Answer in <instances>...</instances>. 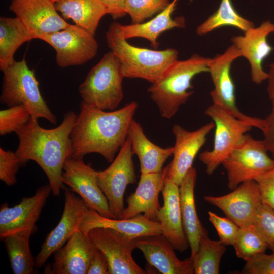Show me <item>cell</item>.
Here are the masks:
<instances>
[{
    "label": "cell",
    "instance_id": "6da1fadb",
    "mask_svg": "<svg viewBox=\"0 0 274 274\" xmlns=\"http://www.w3.org/2000/svg\"><path fill=\"white\" fill-rule=\"evenodd\" d=\"M138 104L130 102L118 110L106 111L81 101L71 133V157L83 159L98 153L112 162L125 142Z\"/></svg>",
    "mask_w": 274,
    "mask_h": 274
},
{
    "label": "cell",
    "instance_id": "7a4b0ae2",
    "mask_svg": "<svg viewBox=\"0 0 274 274\" xmlns=\"http://www.w3.org/2000/svg\"><path fill=\"white\" fill-rule=\"evenodd\" d=\"M77 116L69 111L59 126L49 129L42 128L38 119L31 117L15 132L19 143L15 152L21 166L30 160L36 162L47 177L55 196L60 195L63 187L62 173L65 161L72 155L71 133Z\"/></svg>",
    "mask_w": 274,
    "mask_h": 274
},
{
    "label": "cell",
    "instance_id": "3957f363",
    "mask_svg": "<svg viewBox=\"0 0 274 274\" xmlns=\"http://www.w3.org/2000/svg\"><path fill=\"white\" fill-rule=\"evenodd\" d=\"M120 23L112 22L106 34L108 47L121 64L124 78H140L151 84L158 81L168 67L178 60L173 48L152 50L131 45L123 36Z\"/></svg>",
    "mask_w": 274,
    "mask_h": 274
},
{
    "label": "cell",
    "instance_id": "277c9868",
    "mask_svg": "<svg viewBox=\"0 0 274 274\" xmlns=\"http://www.w3.org/2000/svg\"><path fill=\"white\" fill-rule=\"evenodd\" d=\"M211 58L193 54L184 60H177L166 70L161 78L151 84L148 91L157 105L163 118H172L180 106L193 93V78L197 75L209 72Z\"/></svg>",
    "mask_w": 274,
    "mask_h": 274
},
{
    "label": "cell",
    "instance_id": "5b68a950",
    "mask_svg": "<svg viewBox=\"0 0 274 274\" xmlns=\"http://www.w3.org/2000/svg\"><path fill=\"white\" fill-rule=\"evenodd\" d=\"M3 73L1 103L9 107L24 105L31 117L44 118L55 124L56 116L43 99L34 71L30 70L23 58L14 60L1 70Z\"/></svg>",
    "mask_w": 274,
    "mask_h": 274
},
{
    "label": "cell",
    "instance_id": "8992f818",
    "mask_svg": "<svg viewBox=\"0 0 274 274\" xmlns=\"http://www.w3.org/2000/svg\"><path fill=\"white\" fill-rule=\"evenodd\" d=\"M120 63L112 51L106 53L87 74L78 90L82 102L103 110H114L123 98Z\"/></svg>",
    "mask_w": 274,
    "mask_h": 274
},
{
    "label": "cell",
    "instance_id": "52a82bcc",
    "mask_svg": "<svg viewBox=\"0 0 274 274\" xmlns=\"http://www.w3.org/2000/svg\"><path fill=\"white\" fill-rule=\"evenodd\" d=\"M204 114L213 121L215 134L213 148L199 155L206 173L211 175L239 143L253 125L212 104Z\"/></svg>",
    "mask_w": 274,
    "mask_h": 274
},
{
    "label": "cell",
    "instance_id": "ba28073f",
    "mask_svg": "<svg viewBox=\"0 0 274 274\" xmlns=\"http://www.w3.org/2000/svg\"><path fill=\"white\" fill-rule=\"evenodd\" d=\"M268 152L263 140L245 134L221 164L227 173L228 188L232 190L273 168L274 159Z\"/></svg>",
    "mask_w": 274,
    "mask_h": 274
},
{
    "label": "cell",
    "instance_id": "9c48e42d",
    "mask_svg": "<svg viewBox=\"0 0 274 274\" xmlns=\"http://www.w3.org/2000/svg\"><path fill=\"white\" fill-rule=\"evenodd\" d=\"M241 54L234 45L230 46L222 54L216 55L211 58L208 67L214 89L210 95L213 104L222 108L235 117L251 123L254 127L261 130L264 119L251 117L244 114L236 106L235 88L231 75V67L233 62Z\"/></svg>",
    "mask_w": 274,
    "mask_h": 274
},
{
    "label": "cell",
    "instance_id": "30bf717a",
    "mask_svg": "<svg viewBox=\"0 0 274 274\" xmlns=\"http://www.w3.org/2000/svg\"><path fill=\"white\" fill-rule=\"evenodd\" d=\"M131 142L127 138L111 165L98 171V185L106 196L110 210L116 219H121L124 209L123 197L129 184L135 182Z\"/></svg>",
    "mask_w": 274,
    "mask_h": 274
},
{
    "label": "cell",
    "instance_id": "8fae6325",
    "mask_svg": "<svg viewBox=\"0 0 274 274\" xmlns=\"http://www.w3.org/2000/svg\"><path fill=\"white\" fill-rule=\"evenodd\" d=\"M56 51V62L60 67L83 64L93 58L98 43L91 33L76 24L41 37Z\"/></svg>",
    "mask_w": 274,
    "mask_h": 274
},
{
    "label": "cell",
    "instance_id": "7c38bea8",
    "mask_svg": "<svg viewBox=\"0 0 274 274\" xmlns=\"http://www.w3.org/2000/svg\"><path fill=\"white\" fill-rule=\"evenodd\" d=\"M88 235L95 246L106 256L109 264V274L146 273L132 257L138 238L102 227L91 229Z\"/></svg>",
    "mask_w": 274,
    "mask_h": 274
},
{
    "label": "cell",
    "instance_id": "4fadbf2b",
    "mask_svg": "<svg viewBox=\"0 0 274 274\" xmlns=\"http://www.w3.org/2000/svg\"><path fill=\"white\" fill-rule=\"evenodd\" d=\"M97 176L98 171L86 164L83 159L70 157L64 163L61 180L89 208L102 216L116 219L98 185Z\"/></svg>",
    "mask_w": 274,
    "mask_h": 274
},
{
    "label": "cell",
    "instance_id": "5bb4252c",
    "mask_svg": "<svg viewBox=\"0 0 274 274\" xmlns=\"http://www.w3.org/2000/svg\"><path fill=\"white\" fill-rule=\"evenodd\" d=\"M208 203L220 209L226 217L239 227L252 224L262 204L257 183L255 180L242 183L232 191L220 196L204 197Z\"/></svg>",
    "mask_w": 274,
    "mask_h": 274
},
{
    "label": "cell",
    "instance_id": "9a60e30c",
    "mask_svg": "<svg viewBox=\"0 0 274 274\" xmlns=\"http://www.w3.org/2000/svg\"><path fill=\"white\" fill-rule=\"evenodd\" d=\"M9 9L36 39L63 30L70 25L59 15L51 0H12Z\"/></svg>",
    "mask_w": 274,
    "mask_h": 274
},
{
    "label": "cell",
    "instance_id": "2e32d148",
    "mask_svg": "<svg viewBox=\"0 0 274 274\" xmlns=\"http://www.w3.org/2000/svg\"><path fill=\"white\" fill-rule=\"evenodd\" d=\"M214 127L213 121L192 131L178 124L173 125L172 133L175 143L173 146V158L168 164L166 178L180 186L186 174L192 167L195 157Z\"/></svg>",
    "mask_w": 274,
    "mask_h": 274
},
{
    "label": "cell",
    "instance_id": "e0dca14e",
    "mask_svg": "<svg viewBox=\"0 0 274 274\" xmlns=\"http://www.w3.org/2000/svg\"><path fill=\"white\" fill-rule=\"evenodd\" d=\"M52 193L49 184L37 189L34 195L23 197L17 205L9 207L7 203L0 207V238L29 229L36 225L42 210Z\"/></svg>",
    "mask_w": 274,
    "mask_h": 274
},
{
    "label": "cell",
    "instance_id": "ac0fdd59",
    "mask_svg": "<svg viewBox=\"0 0 274 274\" xmlns=\"http://www.w3.org/2000/svg\"><path fill=\"white\" fill-rule=\"evenodd\" d=\"M88 207L71 190L65 191L64 209L56 226L48 234L35 258L36 267L41 268L49 257L64 246L78 229L84 212Z\"/></svg>",
    "mask_w": 274,
    "mask_h": 274
},
{
    "label": "cell",
    "instance_id": "d6986e66",
    "mask_svg": "<svg viewBox=\"0 0 274 274\" xmlns=\"http://www.w3.org/2000/svg\"><path fill=\"white\" fill-rule=\"evenodd\" d=\"M96 247L88 234L77 229L66 244L53 253L46 274H87Z\"/></svg>",
    "mask_w": 274,
    "mask_h": 274
},
{
    "label": "cell",
    "instance_id": "ffe728a7",
    "mask_svg": "<svg viewBox=\"0 0 274 274\" xmlns=\"http://www.w3.org/2000/svg\"><path fill=\"white\" fill-rule=\"evenodd\" d=\"M273 32L274 23L268 20L263 22L258 27L249 29L244 32V35L234 36L231 39L232 44L239 50L241 56L249 61L251 80L256 84H260L268 77L262 64L273 49L267 40V37Z\"/></svg>",
    "mask_w": 274,
    "mask_h": 274
},
{
    "label": "cell",
    "instance_id": "44dd1931",
    "mask_svg": "<svg viewBox=\"0 0 274 274\" xmlns=\"http://www.w3.org/2000/svg\"><path fill=\"white\" fill-rule=\"evenodd\" d=\"M136 248L147 262L162 274L194 273L193 260L190 257L179 259L172 244L162 234L138 238Z\"/></svg>",
    "mask_w": 274,
    "mask_h": 274
},
{
    "label": "cell",
    "instance_id": "7402d4cb",
    "mask_svg": "<svg viewBox=\"0 0 274 274\" xmlns=\"http://www.w3.org/2000/svg\"><path fill=\"white\" fill-rule=\"evenodd\" d=\"M108 228L132 238L162 234L160 224L141 214L128 219L107 218L89 207L84 213L78 229L88 234L95 228Z\"/></svg>",
    "mask_w": 274,
    "mask_h": 274
},
{
    "label": "cell",
    "instance_id": "603a6c76",
    "mask_svg": "<svg viewBox=\"0 0 274 274\" xmlns=\"http://www.w3.org/2000/svg\"><path fill=\"white\" fill-rule=\"evenodd\" d=\"M168 167V164L159 172L141 174L135 192L127 199V205L121 219L130 218L143 213L151 220L157 221L156 214L161 207L159 194L163 189Z\"/></svg>",
    "mask_w": 274,
    "mask_h": 274
},
{
    "label": "cell",
    "instance_id": "cb8c5ba5",
    "mask_svg": "<svg viewBox=\"0 0 274 274\" xmlns=\"http://www.w3.org/2000/svg\"><path fill=\"white\" fill-rule=\"evenodd\" d=\"M161 192L163 204L157 213V221L160 224L162 234L175 250L183 252L189 245L182 224L179 185L166 178Z\"/></svg>",
    "mask_w": 274,
    "mask_h": 274
},
{
    "label": "cell",
    "instance_id": "d4e9b609",
    "mask_svg": "<svg viewBox=\"0 0 274 274\" xmlns=\"http://www.w3.org/2000/svg\"><path fill=\"white\" fill-rule=\"evenodd\" d=\"M196 178V170L192 167L179 186L182 224L190 248V258L192 260L197 253L201 235L207 232L198 218L195 208L194 188Z\"/></svg>",
    "mask_w": 274,
    "mask_h": 274
},
{
    "label": "cell",
    "instance_id": "484cf974",
    "mask_svg": "<svg viewBox=\"0 0 274 274\" xmlns=\"http://www.w3.org/2000/svg\"><path fill=\"white\" fill-rule=\"evenodd\" d=\"M128 137L132 153L139 158L141 174L161 171L165 162L173 154V147L164 148L151 142L145 135L141 125L133 119L129 126Z\"/></svg>",
    "mask_w": 274,
    "mask_h": 274
},
{
    "label": "cell",
    "instance_id": "4316f807",
    "mask_svg": "<svg viewBox=\"0 0 274 274\" xmlns=\"http://www.w3.org/2000/svg\"><path fill=\"white\" fill-rule=\"evenodd\" d=\"M177 1L173 0L165 9L147 22L125 25L120 24L123 36L127 40L134 37L146 39L153 48L157 49L159 45L157 40L162 33L174 28L185 27L184 17H172Z\"/></svg>",
    "mask_w": 274,
    "mask_h": 274
},
{
    "label": "cell",
    "instance_id": "83f0119b",
    "mask_svg": "<svg viewBox=\"0 0 274 274\" xmlns=\"http://www.w3.org/2000/svg\"><path fill=\"white\" fill-rule=\"evenodd\" d=\"M55 6L64 19L72 20L94 36L100 20L108 14L100 0H58Z\"/></svg>",
    "mask_w": 274,
    "mask_h": 274
},
{
    "label": "cell",
    "instance_id": "f1b7e54d",
    "mask_svg": "<svg viewBox=\"0 0 274 274\" xmlns=\"http://www.w3.org/2000/svg\"><path fill=\"white\" fill-rule=\"evenodd\" d=\"M37 228H31L9 235L2 239L7 252L14 274L35 273V258L29 247L31 235Z\"/></svg>",
    "mask_w": 274,
    "mask_h": 274
},
{
    "label": "cell",
    "instance_id": "f546056e",
    "mask_svg": "<svg viewBox=\"0 0 274 274\" xmlns=\"http://www.w3.org/2000/svg\"><path fill=\"white\" fill-rule=\"evenodd\" d=\"M36 39L17 18H0V68L15 60L14 56L19 47L26 42Z\"/></svg>",
    "mask_w": 274,
    "mask_h": 274
},
{
    "label": "cell",
    "instance_id": "4dcf8cb0",
    "mask_svg": "<svg viewBox=\"0 0 274 274\" xmlns=\"http://www.w3.org/2000/svg\"><path fill=\"white\" fill-rule=\"evenodd\" d=\"M224 26L236 27L245 32L254 25L237 12L231 0H221L217 11L197 26L196 32L202 36Z\"/></svg>",
    "mask_w": 274,
    "mask_h": 274
},
{
    "label": "cell",
    "instance_id": "1f68e13d",
    "mask_svg": "<svg viewBox=\"0 0 274 274\" xmlns=\"http://www.w3.org/2000/svg\"><path fill=\"white\" fill-rule=\"evenodd\" d=\"M226 250L219 240L210 239L207 232L199 240L197 253L193 259L195 274H218L221 258Z\"/></svg>",
    "mask_w": 274,
    "mask_h": 274
},
{
    "label": "cell",
    "instance_id": "d6a6232c",
    "mask_svg": "<svg viewBox=\"0 0 274 274\" xmlns=\"http://www.w3.org/2000/svg\"><path fill=\"white\" fill-rule=\"evenodd\" d=\"M236 256L245 261L254 256L265 252L266 243L253 224L240 227L232 245Z\"/></svg>",
    "mask_w": 274,
    "mask_h": 274
},
{
    "label": "cell",
    "instance_id": "836d02e7",
    "mask_svg": "<svg viewBox=\"0 0 274 274\" xmlns=\"http://www.w3.org/2000/svg\"><path fill=\"white\" fill-rule=\"evenodd\" d=\"M170 4L169 0H126L125 11L133 24H138L157 14Z\"/></svg>",
    "mask_w": 274,
    "mask_h": 274
},
{
    "label": "cell",
    "instance_id": "e575fe53",
    "mask_svg": "<svg viewBox=\"0 0 274 274\" xmlns=\"http://www.w3.org/2000/svg\"><path fill=\"white\" fill-rule=\"evenodd\" d=\"M31 116L24 105L9 107L0 111V135L4 136L13 132L27 123Z\"/></svg>",
    "mask_w": 274,
    "mask_h": 274
},
{
    "label": "cell",
    "instance_id": "d590c367",
    "mask_svg": "<svg viewBox=\"0 0 274 274\" xmlns=\"http://www.w3.org/2000/svg\"><path fill=\"white\" fill-rule=\"evenodd\" d=\"M252 224L262 236L268 249L274 252V210L262 203Z\"/></svg>",
    "mask_w": 274,
    "mask_h": 274
},
{
    "label": "cell",
    "instance_id": "8d00e7d4",
    "mask_svg": "<svg viewBox=\"0 0 274 274\" xmlns=\"http://www.w3.org/2000/svg\"><path fill=\"white\" fill-rule=\"evenodd\" d=\"M209 220L215 228L219 241L224 245H233L240 227L227 217H222L209 211Z\"/></svg>",
    "mask_w": 274,
    "mask_h": 274
},
{
    "label": "cell",
    "instance_id": "74e56055",
    "mask_svg": "<svg viewBox=\"0 0 274 274\" xmlns=\"http://www.w3.org/2000/svg\"><path fill=\"white\" fill-rule=\"evenodd\" d=\"M20 166L15 152L0 148V180L3 182L8 186L14 185Z\"/></svg>",
    "mask_w": 274,
    "mask_h": 274
},
{
    "label": "cell",
    "instance_id": "f35d334b",
    "mask_svg": "<svg viewBox=\"0 0 274 274\" xmlns=\"http://www.w3.org/2000/svg\"><path fill=\"white\" fill-rule=\"evenodd\" d=\"M241 273L274 274V252L262 253L246 261Z\"/></svg>",
    "mask_w": 274,
    "mask_h": 274
},
{
    "label": "cell",
    "instance_id": "ab89813d",
    "mask_svg": "<svg viewBox=\"0 0 274 274\" xmlns=\"http://www.w3.org/2000/svg\"><path fill=\"white\" fill-rule=\"evenodd\" d=\"M255 181L258 186L262 203L274 210V168L258 176Z\"/></svg>",
    "mask_w": 274,
    "mask_h": 274
},
{
    "label": "cell",
    "instance_id": "60d3db41",
    "mask_svg": "<svg viewBox=\"0 0 274 274\" xmlns=\"http://www.w3.org/2000/svg\"><path fill=\"white\" fill-rule=\"evenodd\" d=\"M272 108L270 114L264 119V125L261 129L263 141L274 159V102H271Z\"/></svg>",
    "mask_w": 274,
    "mask_h": 274
},
{
    "label": "cell",
    "instance_id": "b9f144b4",
    "mask_svg": "<svg viewBox=\"0 0 274 274\" xmlns=\"http://www.w3.org/2000/svg\"><path fill=\"white\" fill-rule=\"evenodd\" d=\"M109 264L106 256L96 248L87 274H109Z\"/></svg>",
    "mask_w": 274,
    "mask_h": 274
},
{
    "label": "cell",
    "instance_id": "7bdbcfd3",
    "mask_svg": "<svg viewBox=\"0 0 274 274\" xmlns=\"http://www.w3.org/2000/svg\"><path fill=\"white\" fill-rule=\"evenodd\" d=\"M105 6L108 14L113 19L124 17L126 13L125 11L126 0H100Z\"/></svg>",
    "mask_w": 274,
    "mask_h": 274
},
{
    "label": "cell",
    "instance_id": "ee69618b",
    "mask_svg": "<svg viewBox=\"0 0 274 274\" xmlns=\"http://www.w3.org/2000/svg\"><path fill=\"white\" fill-rule=\"evenodd\" d=\"M267 92L271 102H274V62L270 65L268 73Z\"/></svg>",
    "mask_w": 274,
    "mask_h": 274
},
{
    "label": "cell",
    "instance_id": "f6af8a7d",
    "mask_svg": "<svg viewBox=\"0 0 274 274\" xmlns=\"http://www.w3.org/2000/svg\"><path fill=\"white\" fill-rule=\"evenodd\" d=\"M51 1H52L53 2L55 3L56 2H57L58 0H51Z\"/></svg>",
    "mask_w": 274,
    "mask_h": 274
}]
</instances>
